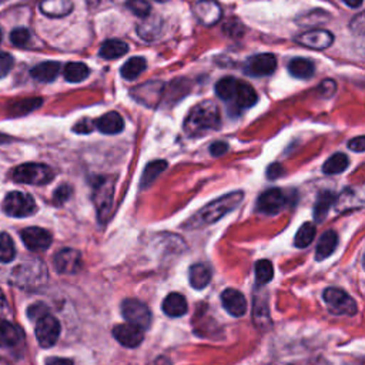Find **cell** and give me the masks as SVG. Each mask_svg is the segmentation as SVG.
I'll return each instance as SVG.
<instances>
[{"mask_svg": "<svg viewBox=\"0 0 365 365\" xmlns=\"http://www.w3.org/2000/svg\"><path fill=\"white\" fill-rule=\"evenodd\" d=\"M13 64H14V60L11 54L6 51H0V78L6 77L11 71Z\"/></svg>", "mask_w": 365, "mask_h": 365, "instance_id": "cell-42", "label": "cell"}, {"mask_svg": "<svg viewBox=\"0 0 365 365\" xmlns=\"http://www.w3.org/2000/svg\"><path fill=\"white\" fill-rule=\"evenodd\" d=\"M282 173H284V170H282V167H281L278 163L271 164V165L267 168V177H268L269 180H275V178H278Z\"/></svg>", "mask_w": 365, "mask_h": 365, "instance_id": "cell-47", "label": "cell"}, {"mask_svg": "<svg viewBox=\"0 0 365 365\" xmlns=\"http://www.w3.org/2000/svg\"><path fill=\"white\" fill-rule=\"evenodd\" d=\"M328 309L335 315H355L358 308L351 295L336 287H329L322 294Z\"/></svg>", "mask_w": 365, "mask_h": 365, "instance_id": "cell-7", "label": "cell"}, {"mask_svg": "<svg viewBox=\"0 0 365 365\" xmlns=\"http://www.w3.org/2000/svg\"><path fill=\"white\" fill-rule=\"evenodd\" d=\"M238 83L234 77H224L215 84V94L224 101H231L237 93Z\"/></svg>", "mask_w": 365, "mask_h": 365, "instance_id": "cell-32", "label": "cell"}, {"mask_svg": "<svg viewBox=\"0 0 365 365\" xmlns=\"http://www.w3.org/2000/svg\"><path fill=\"white\" fill-rule=\"evenodd\" d=\"M81 254L73 248H63L54 255V268L60 274H76L81 269Z\"/></svg>", "mask_w": 365, "mask_h": 365, "instance_id": "cell-12", "label": "cell"}, {"mask_svg": "<svg viewBox=\"0 0 365 365\" xmlns=\"http://www.w3.org/2000/svg\"><path fill=\"white\" fill-rule=\"evenodd\" d=\"M285 201L287 198L279 188H269L258 197L257 211L267 215H274L285 207Z\"/></svg>", "mask_w": 365, "mask_h": 365, "instance_id": "cell-11", "label": "cell"}, {"mask_svg": "<svg viewBox=\"0 0 365 365\" xmlns=\"http://www.w3.org/2000/svg\"><path fill=\"white\" fill-rule=\"evenodd\" d=\"M46 365H74L71 359L68 358H60V356H50L46 359Z\"/></svg>", "mask_w": 365, "mask_h": 365, "instance_id": "cell-48", "label": "cell"}, {"mask_svg": "<svg viewBox=\"0 0 365 365\" xmlns=\"http://www.w3.org/2000/svg\"><path fill=\"white\" fill-rule=\"evenodd\" d=\"M295 40H297V43H299L305 47H309L314 50H324L332 44L334 36H332V33H329L327 30L317 29V30H309L307 33H302Z\"/></svg>", "mask_w": 365, "mask_h": 365, "instance_id": "cell-17", "label": "cell"}, {"mask_svg": "<svg viewBox=\"0 0 365 365\" xmlns=\"http://www.w3.org/2000/svg\"><path fill=\"white\" fill-rule=\"evenodd\" d=\"M1 208L9 217L23 218V217L33 215L36 212V202L33 197L27 192L11 191L4 197L1 202Z\"/></svg>", "mask_w": 365, "mask_h": 365, "instance_id": "cell-6", "label": "cell"}, {"mask_svg": "<svg viewBox=\"0 0 365 365\" xmlns=\"http://www.w3.org/2000/svg\"><path fill=\"white\" fill-rule=\"evenodd\" d=\"M43 104V98L40 97H31V98H24L13 103L10 106V114L11 115H24L30 111H34Z\"/></svg>", "mask_w": 365, "mask_h": 365, "instance_id": "cell-34", "label": "cell"}, {"mask_svg": "<svg viewBox=\"0 0 365 365\" xmlns=\"http://www.w3.org/2000/svg\"><path fill=\"white\" fill-rule=\"evenodd\" d=\"M115 180L111 177H97L93 181V202L101 224L107 222L113 210Z\"/></svg>", "mask_w": 365, "mask_h": 365, "instance_id": "cell-4", "label": "cell"}, {"mask_svg": "<svg viewBox=\"0 0 365 365\" xmlns=\"http://www.w3.org/2000/svg\"><path fill=\"white\" fill-rule=\"evenodd\" d=\"M7 309H9L7 301H6V298H4V295H3V292H1V289H0V314L6 312Z\"/></svg>", "mask_w": 365, "mask_h": 365, "instance_id": "cell-49", "label": "cell"}, {"mask_svg": "<svg viewBox=\"0 0 365 365\" xmlns=\"http://www.w3.org/2000/svg\"><path fill=\"white\" fill-rule=\"evenodd\" d=\"M167 168V161L164 160H154L151 163H148L143 171V175H141V182H140V187L141 188H147L148 185H151L155 178Z\"/></svg>", "mask_w": 365, "mask_h": 365, "instance_id": "cell-31", "label": "cell"}, {"mask_svg": "<svg viewBox=\"0 0 365 365\" xmlns=\"http://www.w3.org/2000/svg\"><path fill=\"white\" fill-rule=\"evenodd\" d=\"M21 241L24 242L26 248L34 252H40L44 251L50 247L53 237L51 234L40 227H27L24 230H21Z\"/></svg>", "mask_w": 365, "mask_h": 365, "instance_id": "cell-10", "label": "cell"}, {"mask_svg": "<svg viewBox=\"0 0 365 365\" xmlns=\"http://www.w3.org/2000/svg\"><path fill=\"white\" fill-rule=\"evenodd\" d=\"M257 100H258V96H257L255 90L248 83L240 81L238 87H237V93L232 98L235 107L240 110L250 108L257 103Z\"/></svg>", "mask_w": 365, "mask_h": 365, "instance_id": "cell-22", "label": "cell"}, {"mask_svg": "<svg viewBox=\"0 0 365 365\" xmlns=\"http://www.w3.org/2000/svg\"><path fill=\"white\" fill-rule=\"evenodd\" d=\"M348 165H349V158L344 153H335L324 163L322 171L325 174H331V175L339 174V173L345 171Z\"/></svg>", "mask_w": 365, "mask_h": 365, "instance_id": "cell-33", "label": "cell"}, {"mask_svg": "<svg viewBox=\"0 0 365 365\" xmlns=\"http://www.w3.org/2000/svg\"><path fill=\"white\" fill-rule=\"evenodd\" d=\"M23 345V332L10 321L0 319V346L4 349H20Z\"/></svg>", "mask_w": 365, "mask_h": 365, "instance_id": "cell-16", "label": "cell"}, {"mask_svg": "<svg viewBox=\"0 0 365 365\" xmlns=\"http://www.w3.org/2000/svg\"><path fill=\"white\" fill-rule=\"evenodd\" d=\"M60 331H61V327L58 319L50 314H46L36 321V327H34L36 338L40 346L43 348H51L57 342L60 336Z\"/></svg>", "mask_w": 365, "mask_h": 365, "instance_id": "cell-8", "label": "cell"}, {"mask_svg": "<svg viewBox=\"0 0 365 365\" xmlns=\"http://www.w3.org/2000/svg\"><path fill=\"white\" fill-rule=\"evenodd\" d=\"M71 192H73V190H71L70 185H67V184L60 185V187L53 192V202L57 204V205L64 204V202L70 198Z\"/></svg>", "mask_w": 365, "mask_h": 365, "instance_id": "cell-41", "label": "cell"}, {"mask_svg": "<svg viewBox=\"0 0 365 365\" xmlns=\"http://www.w3.org/2000/svg\"><path fill=\"white\" fill-rule=\"evenodd\" d=\"M127 7L138 17L145 19L150 16L151 11V6L147 0H128L127 1Z\"/></svg>", "mask_w": 365, "mask_h": 365, "instance_id": "cell-38", "label": "cell"}, {"mask_svg": "<svg viewBox=\"0 0 365 365\" xmlns=\"http://www.w3.org/2000/svg\"><path fill=\"white\" fill-rule=\"evenodd\" d=\"M94 128V123L88 118H83L81 121H78L74 127H73V131L74 133H81V134H87L90 133L91 130Z\"/></svg>", "mask_w": 365, "mask_h": 365, "instance_id": "cell-44", "label": "cell"}, {"mask_svg": "<svg viewBox=\"0 0 365 365\" xmlns=\"http://www.w3.org/2000/svg\"><path fill=\"white\" fill-rule=\"evenodd\" d=\"M348 147H349L351 150L356 151V153H362V151L365 150V138H364V135H359V137L351 140V141L348 143Z\"/></svg>", "mask_w": 365, "mask_h": 365, "instance_id": "cell-46", "label": "cell"}, {"mask_svg": "<svg viewBox=\"0 0 365 365\" xmlns=\"http://www.w3.org/2000/svg\"><path fill=\"white\" fill-rule=\"evenodd\" d=\"M288 70L291 73V76L297 77V78H309L314 76L315 73V66L311 60L308 58H302V57H295L289 61L288 64Z\"/></svg>", "mask_w": 365, "mask_h": 365, "instance_id": "cell-28", "label": "cell"}, {"mask_svg": "<svg viewBox=\"0 0 365 365\" xmlns=\"http://www.w3.org/2000/svg\"><path fill=\"white\" fill-rule=\"evenodd\" d=\"M145 66H147L145 58L140 57V56H135V57L128 58L123 64V67L120 68V74L125 80H134L145 70Z\"/></svg>", "mask_w": 365, "mask_h": 365, "instance_id": "cell-29", "label": "cell"}, {"mask_svg": "<svg viewBox=\"0 0 365 365\" xmlns=\"http://www.w3.org/2000/svg\"><path fill=\"white\" fill-rule=\"evenodd\" d=\"M335 194L331 192L329 190H324L318 194L314 205V218L317 222H321L327 217L331 205L335 202Z\"/></svg>", "mask_w": 365, "mask_h": 365, "instance_id": "cell-27", "label": "cell"}, {"mask_svg": "<svg viewBox=\"0 0 365 365\" xmlns=\"http://www.w3.org/2000/svg\"><path fill=\"white\" fill-rule=\"evenodd\" d=\"M221 304L232 317H242L247 312V299L244 294L235 288H227L222 291Z\"/></svg>", "mask_w": 365, "mask_h": 365, "instance_id": "cell-15", "label": "cell"}, {"mask_svg": "<svg viewBox=\"0 0 365 365\" xmlns=\"http://www.w3.org/2000/svg\"><path fill=\"white\" fill-rule=\"evenodd\" d=\"M242 197H244L242 191H232L211 201L210 204L202 207L198 212H195L191 218H188L184 222V228H202L205 225L217 222L224 215L235 210L241 204Z\"/></svg>", "mask_w": 365, "mask_h": 365, "instance_id": "cell-1", "label": "cell"}, {"mask_svg": "<svg viewBox=\"0 0 365 365\" xmlns=\"http://www.w3.org/2000/svg\"><path fill=\"white\" fill-rule=\"evenodd\" d=\"M94 127L103 134H118L124 128V121L117 111H108L94 121Z\"/></svg>", "mask_w": 365, "mask_h": 365, "instance_id": "cell-19", "label": "cell"}, {"mask_svg": "<svg viewBox=\"0 0 365 365\" xmlns=\"http://www.w3.org/2000/svg\"><path fill=\"white\" fill-rule=\"evenodd\" d=\"M188 279H190V285L195 289H202L205 288L210 281H211V269L208 265L198 262L190 267L188 271Z\"/></svg>", "mask_w": 365, "mask_h": 365, "instance_id": "cell-23", "label": "cell"}, {"mask_svg": "<svg viewBox=\"0 0 365 365\" xmlns=\"http://www.w3.org/2000/svg\"><path fill=\"white\" fill-rule=\"evenodd\" d=\"M46 314H48V309H47V307L44 305V304H34V305H31L29 309H27V315H29V318L31 319V321H37L38 318H41L43 315H46Z\"/></svg>", "mask_w": 365, "mask_h": 365, "instance_id": "cell-43", "label": "cell"}, {"mask_svg": "<svg viewBox=\"0 0 365 365\" xmlns=\"http://www.w3.org/2000/svg\"><path fill=\"white\" fill-rule=\"evenodd\" d=\"M0 40H1V30H0Z\"/></svg>", "mask_w": 365, "mask_h": 365, "instance_id": "cell-53", "label": "cell"}, {"mask_svg": "<svg viewBox=\"0 0 365 365\" xmlns=\"http://www.w3.org/2000/svg\"><path fill=\"white\" fill-rule=\"evenodd\" d=\"M154 27H160V23L157 21V19H151L150 21H143L138 27L137 31L140 33V36L145 40H153L158 33V30H154Z\"/></svg>", "mask_w": 365, "mask_h": 365, "instance_id": "cell-39", "label": "cell"}, {"mask_svg": "<svg viewBox=\"0 0 365 365\" xmlns=\"http://www.w3.org/2000/svg\"><path fill=\"white\" fill-rule=\"evenodd\" d=\"M113 336L127 348L138 346L144 339V329L130 322L118 324L113 328Z\"/></svg>", "mask_w": 365, "mask_h": 365, "instance_id": "cell-14", "label": "cell"}, {"mask_svg": "<svg viewBox=\"0 0 365 365\" xmlns=\"http://www.w3.org/2000/svg\"><path fill=\"white\" fill-rule=\"evenodd\" d=\"M7 140V135H3V134H0V143L1 141H6Z\"/></svg>", "mask_w": 365, "mask_h": 365, "instance_id": "cell-51", "label": "cell"}, {"mask_svg": "<svg viewBox=\"0 0 365 365\" xmlns=\"http://www.w3.org/2000/svg\"><path fill=\"white\" fill-rule=\"evenodd\" d=\"M155 1H167V0H155Z\"/></svg>", "mask_w": 365, "mask_h": 365, "instance_id": "cell-52", "label": "cell"}, {"mask_svg": "<svg viewBox=\"0 0 365 365\" xmlns=\"http://www.w3.org/2000/svg\"><path fill=\"white\" fill-rule=\"evenodd\" d=\"M274 277V267L268 259H259L255 262V279L258 285L268 284Z\"/></svg>", "mask_w": 365, "mask_h": 365, "instance_id": "cell-36", "label": "cell"}, {"mask_svg": "<svg viewBox=\"0 0 365 365\" xmlns=\"http://www.w3.org/2000/svg\"><path fill=\"white\" fill-rule=\"evenodd\" d=\"M30 40V31L26 27H17L10 33V41L17 47H24Z\"/></svg>", "mask_w": 365, "mask_h": 365, "instance_id": "cell-40", "label": "cell"}, {"mask_svg": "<svg viewBox=\"0 0 365 365\" xmlns=\"http://www.w3.org/2000/svg\"><path fill=\"white\" fill-rule=\"evenodd\" d=\"M11 178L20 184H31V185H44L48 184L54 178V171L40 163H24L13 168Z\"/></svg>", "mask_w": 365, "mask_h": 365, "instance_id": "cell-5", "label": "cell"}, {"mask_svg": "<svg viewBox=\"0 0 365 365\" xmlns=\"http://www.w3.org/2000/svg\"><path fill=\"white\" fill-rule=\"evenodd\" d=\"M40 11L47 17H63L73 10L71 0H41Z\"/></svg>", "mask_w": 365, "mask_h": 365, "instance_id": "cell-21", "label": "cell"}, {"mask_svg": "<svg viewBox=\"0 0 365 365\" xmlns=\"http://www.w3.org/2000/svg\"><path fill=\"white\" fill-rule=\"evenodd\" d=\"M121 314L127 322L137 325L143 329H147L151 325V311L141 301L133 298L124 299L121 304Z\"/></svg>", "mask_w": 365, "mask_h": 365, "instance_id": "cell-9", "label": "cell"}, {"mask_svg": "<svg viewBox=\"0 0 365 365\" xmlns=\"http://www.w3.org/2000/svg\"><path fill=\"white\" fill-rule=\"evenodd\" d=\"M228 150V144L224 143V141H215L210 145V153L214 155V157H220L222 155L225 151Z\"/></svg>", "mask_w": 365, "mask_h": 365, "instance_id": "cell-45", "label": "cell"}, {"mask_svg": "<svg viewBox=\"0 0 365 365\" xmlns=\"http://www.w3.org/2000/svg\"><path fill=\"white\" fill-rule=\"evenodd\" d=\"M364 0H344V3L352 9H358Z\"/></svg>", "mask_w": 365, "mask_h": 365, "instance_id": "cell-50", "label": "cell"}, {"mask_svg": "<svg viewBox=\"0 0 365 365\" xmlns=\"http://www.w3.org/2000/svg\"><path fill=\"white\" fill-rule=\"evenodd\" d=\"M315 234H317L315 224H312V222H304V224L299 227V230L297 231V234H295V238H294L295 247H298V248H305V247H308V245L314 241Z\"/></svg>", "mask_w": 365, "mask_h": 365, "instance_id": "cell-35", "label": "cell"}, {"mask_svg": "<svg viewBox=\"0 0 365 365\" xmlns=\"http://www.w3.org/2000/svg\"><path fill=\"white\" fill-rule=\"evenodd\" d=\"M88 74H90V68L87 67V64L78 63V61L68 63L63 68V76L70 83H80V81L86 80L88 77Z\"/></svg>", "mask_w": 365, "mask_h": 365, "instance_id": "cell-30", "label": "cell"}, {"mask_svg": "<svg viewBox=\"0 0 365 365\" xmlns=\"http://www.w3.org/2000/svg\"><path fill=\"white\" fill-rule=\"evenodd\" d=\"M277 67V57L271 53L257 54L245 63V73L254 77H262L269 76L275 71Z\"/></svg>", "mask_w": 365, "mask_h": 365, "instance_id": "cell-13", "label": "cell"}, {"mask_svg": "<svg viewBox=\"0 0 365 365\" xmlns=\"http://www.w3.org/2000/svg\"><path fill=\"white\" fill-rule=\"evenodd\" d=\"M163 311L165 315H168L171 318H178V317L185 315L188 311L185 297L178 292L168 294L163 301Z\"/></svg>", "mask_w": 365, "mask_h": 365, "instance_id": "cell-20", "label": "cell"}, {"mask_svg": "<svg viewBox=\"0 0 365 365\" xmlns=\"http://www.w3.org/2000/svg\"><path fill=\"white\" fill-rule=\"evenodd\" d=\"M220 124L221 115L217 104L212 101H201L190 110L184 121V131L190 137H197L218 128Z\"/></svg>", "mask_w": 365, "mask_h": 365, "instance_id": "cell-2", "label": "cell"}, {"mask_svg": "<svg viewBox=\"0 0 365 365\" xmlns=\"http://www.w3.org/2000/svg\"><path fill=\"white\" fill-rule=\"evenodd\" d=\"M60 73V63L57 61H44L37 66H34L30 71L31 77L37 81L43 83H50L53 81Z\"/></svg>", "mask_w": 365, "mask_h": 365, "instance_id": "cell-24", "label": "cell"}, {"mask_svg": "<svg viewBox=\"0 0 365 365\" xmlns=\"http://www.w3.org/2000/svg\"><path fill=\"white\" fill-rule=\"evenodd\" d=\"M16 257V247L7 232H0V262H10Z\"/></svg>", "mask_w": 365, "mask_h": 365, "instance_id": "cell-37", "label": "cell"}, {"mask_svg": "<svg viewBox=\"0 0 365 365\" xmlns=\"http://www.w3.org/2000/svg\"><path fill=\"white\" fill-rule=\"evenodd\" d=\"M47 268L43 261L37 258L20 262L10 274V282L21 289L33 291L40 288L47 281Z\"/></svg>", "mask_w": 365, "mask_h": 365, "instance_id": "cell-3", "label": "cell"}, {"mask_svg": "<svg viewBox=\"0 0 365 365\" xmlns=\"http://www.w3.org/2000/svg\"><path fill=\"white\" fill-rule=\"evenodd\" d=\"M338 245V235L335 231H325L321 237H319V241H318V245H317V250H315V258L318 261L321 259H325L327 257H329L335 248Z\"/></svg>", "mask_w": 365, "mask_h": 365, "instance_id": "cell-25", "label": "cell"}, {"mask_svg": "<svg viewBox=\"0 0 365 365\" xmlns=\"http://www.w3.org/2000/svg\"><path fill=\"white\" fill-rule=\"evenodd\" d=\"M194 14L197 19L207 26H212L220 21L222 11L217 1L214 0H200L194 4Z\"/></svg>", "mask_w": 365, "mask_h": 365, "instance_id": "cell-18", "label": "cell"}, {"mask_svg": "<svg viewBox=\"0 0 365 365\" xmlns=\"http://www.w3.org/2000/svg\"><path fill=\"white\" fill-rule=\"evenodd\" d=\"M127 51H128L127 43L113 38V40H107L101 44V47L98 50V56L103 58H107V60H113V58H118V57L124 56Z\"/></svg>", "mask_w": 365, "mask_h": 365, "instance_id": "cell-26", "label": "cell"}]
</instances>
